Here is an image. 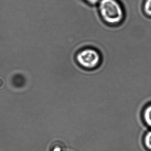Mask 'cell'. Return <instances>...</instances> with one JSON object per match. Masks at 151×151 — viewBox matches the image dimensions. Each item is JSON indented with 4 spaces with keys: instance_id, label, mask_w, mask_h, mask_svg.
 Wrapping results in <instances>:
<instances>
[{
    "instance_id": "obj_1",
    "label": "cell",
    "mask_w": 151,
    "mask_h": 151,
    "mask_svg": "<svg viewBox=\"0 0 151 151\" xmlns=\"http://www.w3.org/2000/svg\"><path fill=\"white\" fill-rule=\"evenodd\" d=\"M97 8L101 19L108 26H119L125 20V10L120 0H101Z\"/></svg>"
},
{
    "instance_id": "obj_2",
    "label": "cell",
    "mask_w": 151,
    "mask_h": 151,
    "mask_svg": "<svg viewBox=\"0 0 151 151\" xmlns=\"http://www.w3.org/2000/svg\"><path fill=\"white\" fill-rule=\"evenodd\" d=\"M76 60L81 67L86 69H93L100 63L101 53L95 47H86L79 49L76 54Z\"/></svg>"
},
{
    "instance_id": "obj_3",
    "label": "cell",
    "mask_w": 151,
    "mask_h": 151,
    "mask_svg": "<svg viewBox=\"0 0 151 151\" xmlns=\"http://www.w3.org/2000/svg\"><path fill=\"white\" fill-rule=\"evenodd\" d=\"M142 11L144 15L151 19V0H144L142 4Z\"/></svg>"
},
{
    "instance_id": "obj_4",
    "label": "cell",
    "mask_w": 151,
    "mask_h": 151,
    "mask_svg": "<svg viewBox=\"0 0 151 151\" xmlns=\"http://www.w3.org/2000/svg\"><path fill=\"white\" fill-rule=\"evenodd\" d=\"M143 117L146 125L151 128V104L147 106L143 112Z\"/></svg>"
},
{
    "instance_id": "obj_5",
    "label": "cell",
    "mask_w": 151,
    "mask_h": 151,
    "mask_svg": "<svg viewBox=\"0 0 151 151\" xmlns=\"http://www.w3.org/2000/svg\"><path fill=\"white\" fill-rule=\"evenodd\" d=\"M144 145L148 151H151V130L148 131L144 137Z\"/></svg>"
},
{
    "instance_id": "obj_6",
    "label": "cell",
    "mask_w": 151,
    "mask_h": 151,
    "mask_svg": "<svg viewBox=\"0 0 151 151\" xmlns=\"http://www.w3.org/2000/svg\"><path fill=\"white\" fill-rule=\"evenodd\" d=\"M86 4L91 7L98 6L101 0H82Z\"/></svg>"
},
{
    "instance_id": "obj_7",
    "label": "cell",
    "mask_w": 151,
    "mask_h": 151,
    "mask_svg": "<svg viewBox=\"0 0 151 151\" xmlns=\"http://www.w3.org/2000/svg\"><path fill=\"white\" fill-rule=\"evenodd\" d=\"M61 150L62 149L60 147H56L55 148L54 151H61Z\"/></svg>"
}]
</instances>
